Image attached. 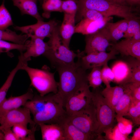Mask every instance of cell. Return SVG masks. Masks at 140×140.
Returning <instances> with one entry per match:
<instances>
[{
  "mask_svg": "<svg viewBox=\"0 0 140 140\" xmlns=\"http://www.w3.org/2000/svg\"><path fill=\"white\" fill-rule=\"evenodd\" d=\"M88 83L76 90L70 96L64 107L66 113L70 115L80 110L92 102L93 92Z\"/></svg>",
  "mask_w": 140,
  "mask_h": 140,
  "instance_id": "8",
  "label": "cell"
},
{
  "mask_svg": "<svg viewBox=\"0 0 140 140\" xmlns=\"http://www.w3.org/2000/svg\"><path fill=\"white\" fill-rule=\"evenodd\" d=\"M113 19L112 16H110L102 21H95L82 18L75 26V33L86 35L93 33L103 27L107 23Z\"/></svg>",
  "mask_w": 140,
  "mask_h": 140,
  "instance_id": "15",
  "label": "cell"
},
{
  "mask_svg": "<svg viewBox=\"0 0 140 140\" xmlns=\"http://www.w3.org/2000/svg\"><path fill=\"white\" fill-rule=\"evenodd\" d=\"M127 116L131 119L135 125L140 124V101L132 98Z\"/></svg>",
  "mask_w": 140,
  "mask_h": 140,
  "instance_id": "34",
  "label": "cell"
},
{
  "mask_svg": "<svg viewBox=\"0 0 140 140\" xmlns=\"http://www.w3.org/2000/svg\"><path fill=\"white\" fill-rule=\"evenodd\" d=\"M30 40H27L25 52L23 53L24 57L31 59V57H35L43 55L48 50L49 47L47 42L43 40L36 37H30Z\"/></svg>",
  "mask_w": 140,
  "mask_h": 140,
  "instance_id": "16",
  "label": "cell"
},
{
  "mask_svg": "<svg viewBox=\"0 0 140 140\" xmlns=\"http://www.w3.org/2000/svg\"><path fill=\"white\" fill-rule=\"evenodd\" d=\"M78 9L84 8L97 10L105 17L116 16L127 19L136 16L134 9L106 0H78Z\"/></svg>",
  "mask_w": 140,
  "mask_h": 140,
  "instance_id": "4",
  "label": "cell"
},
{
  "mask_svg": "<svg viewBox=\"0 0 140 140\" xmlns=\"http://www.w3.org/2000/svg\"><path fill=\"white\" fill-rule=\"evenodd\" d=\"M62 0H43L41 3L43 17L49 18L52 12H62Z\"/></svg>",
  "mask_w": 140,
  "mask_h": 140,
  "instance_id": "31",
  "label": "cell"
},
{
  "mask_svg": "<svg viewBox=\"0 0 140 140\" xmlns=\"http://www.w3.org/2000/svg\"><path fill=\"white\" fill-rule=\"evenodd\" d=\"M139 17L136 16L128 19L127 30L123 38H132L140 40V22Z\"/></svg>",
  "mask_w": 140,
  "mask_h": 140,
  "instance_id": "29",
  "label": "cell"
},
{
  "mask_svg": "<svg viewBox=\"0 0 140 140\" xmlns=\"http://www.w3.org/2000/svg\"><path fill=\"white\" fill-rule=\"evenodd\" d=\"M108 1L123 5H128L125 0H106Z\"/></svg>",
  "mask_w": 140,
  "mask_h": 140,
  "instance_id": "43",
  "label": "cell"
},
{
  "mask_svg": "<svg viewBox=\"0 0 140 140\" xmlns=\"http://www.w3.org/2000/svg\"><path fill=\"white\" fill-rule=\"evenodd\" d=\"M85 40L86 45L83 52L86 54L106 52L111 44L109 34L104 26L93 33L86 35Z\"/></svg>",
  "mask_w": 140,
  "mask_h": 140,
  "instance_id": "12",
  "label": "cell"
},
{
  "mask_svg": "<svg viewBox=\"0 0 140 140\" xmlns=\"http://www.w3.org/2000/svg\"><path fill=\"white\" fill-rule=\"evenodd\" d=\"M131 140H140V127L139 126L136 128L134 133L133 136L131 137Z\"/></svg>",
  "mask_w": 140,
  "mask_h": 140,
  "instance_id": "42",
  "label": "cell"
},
{
  "mask_svg": "<svg viewBox=\"0 0 140 140\" xmlns=\"http://www.w3.org/2000/svg\"><path fill=\"white\" fill-rule=\"evenodd\" d=\"M59 80L58 91L56 93L64 107L72 95L82 86L88 83L85 69L81 66L78 60L72 66L57 69Z\"/></svg>",
  "mask_w": 140,
  "mask_h": 140,
  "instance_id": "1",
  "label": "cell"
},
{
  "mask_svg": "<svg viewBox=\"0 0 140 140\" xmlns=\"http://www.w3.org/2000/svg\"><path fill=\"white\" fill-rule=\"evenodd\" d=\"M127 4L131 5L135 4H139L140 3V0H125Z\"/></svg>",
  "mask_w": 140,
  "mask_h": 140,
  "instance_id": "44",
  "label": "cell"
},
{
  "mask_svg": "<svg viewBox=\"0 0 140 140\" xmlns=\"http://www.w3.org/2000/svg\"><path fill=\"white\" fill-rule=\"evenodd\" d=\"M58 26L57 27L47 42L49 48L43 55L56 69L74 65L76 53L64 45L62 43Z\"/></svg>",
  "mask_w": 140,
  "mask_h": 140,
  "instance_id": "2",
  "label": "cell"
},
{
  "mask_svg": "<svg viewBox=\"0 0 140 140\" xmlns=\"http://www.w3.org/2000/svg\"><path fill=\"white\" fill-rule=\"evenodd\" d=\"M0 140H4L3 134L1 131H0Z\"/></svg>",
  "mask_w": 140,
  "mask_h": 140,
  "instance_id": "45",
  "label": "cell"
},
{
  "mask_svg": "<svg viewBox=\"0 0 140 140\" xmlns=\"http://www.w3.org/2000/svg\"><path fill=\"white\" fill-rule=\"evenodd\" d=\"M4 0H3L0 6V29L4 30L13 25L11 15L4 5Z\"/></svg>",
  "mask_w": 140,
  "mask_h": 140,
  "instance_id": "35",
  "label": "cell"
},
{
  "mask_svg": "<svg viewBox=\"0 0 140 140\" xmlns=\"http://www.w3.org/2000/svg\"><path fill=\"white\" fill-rule=\"evenodd\" d=\"M107 17L97 10L82 8L78 10L75 16V22H79L82 18L95 21H102Z\"/></svg>",
  "mask_w": 140,
  "mask_h": 140,
  "instance_id": "28",
  "label": "cell"
},
{
  "mask_svg": "<svg viewBox=\"0 0 140 140\" xmlns=\"http://www.w3.org/2000/svg\"><path fill=\"white\" fill-rule=\"evenodd\" d=\"M41 3H42L43 0H38Z\"/></svg>",
  "mask_w": 140,
  "mask_h": 140,
  "instance_id": "46",
  "label": "cell"
},
{
  "mask_svg": "<svg viewBox=\"0 0 140 140\" xmlns=\"http://www.w3.org/2000/svg\"><path fill=\"white\" fill-rule=\"evenodd\" d=\"M78 9V0H62L61 6L62 12L65 13L76 15Z\"/></svg>",
  "mask_w": 140,
  "mask_h": 140,
  "instance_id": "38",
  "label": "cell"
},
{
  "mask_svg": "<svg viewBox=\"0 0 140 140\" xmlns=\"http://www.w3.org/2000/svg\"><path fill=\"white\" fill-rule=\"evenodd\" d=\"M123 86L121 85L114 87L106 86L101 92L108 105L114 110L124 92Z\"/></svg>",
  "mask_w": 140,
  "mask_h": 140,
  "instance_id": "22",
  "label": "cell"
},
{
  "mask_svg": "<svg viewBox=\"0 0 140 140\" xmlns=\"http://www.w3.org/2000/svg\"><path fill=\"white\" fill-rule=\"evenodd\" d=\"M110 51L93 52L84 55L83 51L78 53V60L81 66L84 69L102 66L108 61L115 59L116 55L119 53L115 50L110 49Z\"/></svg>",
  "mask_w": 140,
  "mask_h": 140,
  "instance_id": "9",
  "label": "cell"
},
{
  "mask_svg": "<svg viewBox=\"0 0 140 140\" xmlns=\"http://www.w3.org/2000/svg\"><path fill=\"white\" fill-rule=\"evenodd\" d=\"M131 57L127 62L130 67V75L126 83H140V60L132 57Z\"/></svg>",
  "mask_w": 140,
  "mask_h": 140,
  "instance_id": "32",
  "label": "cell"
},
{
  "mask_svg": "<svg viewBox=\"0 0 140 140\" xmlns=\"http://www.w3.org/2000/svg\"><path fill=\"white\" fill-rule=\"evenodd\" d=\"M29 60L24 57L22 54L18 57V62L15 67L10 73L5 81L0 88V103L5 98L7 92L11 87L17 72L22 70L23 66L27 64Z\"/></svg>",
  "mask_w": 140,
  "mask_h": 140,
  "instance_id": "23",
  "label": "cell"
},
{
  "mask_svg": "<svg viewBox=\"0 0 140 140\" xmlns=\"http://www.w3.org/2000/svg\"><path fill=\"white\" fill-rule=\"evenodd\" d=\"M124 87V93L114 108L116 115L123 116H127L130 106L132 97L130 91L125 85H122Z\"/></svg>",
  "mask_w": 140,
  "mask_h": 140,
  "instance_id": "26",
  "label": "cell"
},
{
  "mask_svg": "<svg viewBox=\"0 0 140 140\" xmlns=\"http://www.w3.org/2000/svg\"><path fill=\"white\" fill-rule=\"evenodd\" d=\"M58 23L52 19L47 22L37 21L36 23L23 26H15L14 29L28 35L29 37L34 36L43 40L46 37L49 38L58 26Z\"/></svg>",
  "mask_w": 140,
  "mask_h": 140,
  "instance_id": "10",
  "label": "cell"
},
{
  "mask_svg": "<svg viewBox=\"0 0 140 140\" xmlns=\"http://www.w3.org/2000/svg\"><path fill=\"white\" fill-rule=\"evenodd\" d=\"M105 139L107 140H130L128 136L123 134L119 130L117 125L107 129L104 132Z\"/></svg>",
  "mask_w": 140,
  "mask_h": 140,
  "instance_id": "37",
  "label": "cell"
},
{
  "mask_svg": "<svg viewBox=\"0 0 140 140\" xmlns=\"http://www.w3.org/2000/svg\"><path fill=\"white\" fill-rule=\"evenodd\" d=\"M50 94L41 96L34 94L31 100L28 101L23 107L30 111L33 116L42 111L44 108L48 100Z\"/></svg>",
  "mask_w": 140,
  "mask_h": 140,
  "instance_id": "25",
  "label": "cell"
},
{
  "mask_svg": "<svg viewBox=\"0 0 140 140\" xmlns=\"http://www.w3.org/2000/svg\"><path fill=\"white\" fill-rule=\"evenodd\" d=\"M101 67L93 68L87 75V80L89 86L94 89L100 86L102 82L101 77Z\"/></svg>",
  "mask_w": 140,
  "mask_h": 140,
  "instance_id": "33",
  "label": "cell"
},
{
  "mask_svg": "<svg viewBox=\"0 0 140 140\" xmlns=\"http://www.w3.org/2000/svg\"><path fill=\"white\" fill-rule=\"evenodd\" d=\"M112 49L123 56H130L140 60V40L132 38H125L121 41L111 43Z\"/></svg>",
  "mask_w": 140,
  "mask_h": 140,
  "instance_id": "13",
  "label": "cell"
},
{
  "mask_svg": "<svg viewBox=\"0 0 140 140\" xmlns=\"http://www.w3.org/2000/svg\"><path fill=\"white\" fill-rule=\"evenodd\" d=\"M27 125L19 124L14 125L12 127V131L19 139V140H35L34 133L36 126L32 127L31 129L27 128Z\"/></svg>",
  "mask_w": 140,
  "mask_h": 140,
  "instance_id": "30",
  "label": "cell"
},
{
  "mask_svg": "<svg viewBox=\"0 0 140 140\" xmlns=\"http://www.w3.org/2000/svg\"><path fill=\"white\" fill-rule=\"evenodd\" d=\"M101 77L102 82L106 86L110 85L111 82H114V75L111 69L110 68L107 63L102 66L101 69Z\"/></svg>",
  "mask_w": 140,
  "mask_h": 140,
  "instance_id": "39",
  "label": "cell"
},
{
  "mask_svg": "<svg viewBox=\"0 0 140 140\" xmlns=\"http://www.w3.org/2000/svg\"><path fill=\"white\" fill-rule=\"evenodd\" d=\"M93 92L92 101L99 123L97 135L98 139L102 140L103 139L102 133L113 127L116 115L114 110L108 105L101 92L97 90Z\"/></svg>",
  "mask_w": 140,
  "mask_h": 140,
  "instance_id": "6",
  "label": "cell"
},
{
  "mask_svg": "<svg viewBox=\"0 0 140 140\" xmlns=\"http://www.w3.org/2000/svg\"><path fill=\"white\" fill-rule=\"evenodd\" d=\"M34 95L32 89L30 88L26 93L20 96L6 98L0 103V118L11 110L23 106Z\"/></svg>",
  "mask_w": 140,
  "mask_h": 140,
  "instance_id": "14",
  "label": "cell"
},
{
  "mask_svg": "<svg viewBox=\"0 0 140 140\" xmlns=\"http://www.w3.org/2000/svg\"><path fill=\"white\" fill-rule=\"evenodd\" d=\"M40 128L43 140H66L63 129L59 123L40 124Z\"/></svg>",
  "mask_w": 140,
  "mask_h": 140,
  "instance_id": "18",
  "label": "cell"
},
{
  "mask_svg": "<svg viewBox=\"0 0 140 140\" xmlns=\"http://www.w3.org/2000/svg\"><path fill=\"white\" fill-rule=\"evenodd\" d=\"M123 85L129 89L133 99L140 101V83L129 82Z\"/></svg>",
  "mask_w": 140,
  "mask_h": 140,
  "instance_id": "40",
  "label": "cell"
},
{
  "mask_svg": "<svg viewBox=\"0 0 140 140\" xmlns=\"http://www.w3.org/2000/svg\"><path fill=\"white\" fill-rule=\"evenodd\" d=\"M114 75V82L119 85L126 83L130 75V67L127 62L119 61L111 69Z\"/></svg>",
  "mask_w": 140,
  "mask_h": 140,
  "instance_id": "24",
  "label": "cell"
},
{
  "mask_svg": "<svg viewBox=\"0 0 140 140\" xmlns=\"http://www.w3.org/2000/svg\"><path fill=\"white\" fill-rule=\"evenodd\" d=\"M63 129L66 140H92L93 138L84 133L73 124L67 119L66 115L60 121Z\"/></svg>",
  "mask_w": 140,
  "mask_h": 140,
  "instance_id": "19",
  "label": "cell"
},
{
  "mask_svg": "<svg viewBox=\"0 0 140 140\" xmlns=\"http://www.w3.org/2000/svg\"><path fill=\"white\" fill-rule=\"evenodd\" d=\"M14 6L18 8L22 15H27L35 18L37 21H44L39 13L37 6L38 0H11Z\"/></svg>",
  "mask_w": 140,
  "mask_h": 140,
  "instance_id": "20",
  "label": "cell"
},
{
  "mask_svg": "<svg viewBox=\"0 0 140 140\" xmlns=\"http://www.w3.org/2000/svg\"><path fill=\"white\" fill-rule=\"evenodd\" d=\"M69 121L78 129L98 140L97 132L99 127L96 110L92 102L80 110L70 115H66Z\"/></svg>",
  "mask_w": 140,
  "mask_h": 140,
  "instance_id": "5",
  "label": "cell"
},
{
  "mask_svg": "<svg viewBox=\"0 0 140 140\" xmlns=\"http://www.w3.org/2000/svg\"><path fill=\"white\" fill-rule=\"evenodd\" d=\"M63 104L56 94H50L46 106L41 112L33 116L36 125L59 123L66 115Z\"/></svg>",
  "mask_w": 140,
  "mask_h": 140,
  "instance_id": "7",
  "label": "cell"
},
{
  "mask_svg": "<svg viewBox=\"0 0 140 140\" xmlns=\"http://www.w3.org/2000/svg\"><path fill=\"white\" fill-rule=\"evenodd\" d=\"M0 131L4 135V140H19L11 128H0Z\"/></svg>",
  "mask_w": 140,
  "mask_h": 140,
  "instance_id": "41",
  "label": "cell"
},
{
  "mask_svg": "<svg viewBox=\"0 0 140 140\" xmlns=\"http://www.w3.org/2000/svg\"><path fill=\"white\" fill-rule=\"evenodd\" d=\"M22 70L27 73L31 82V85L39 92V95L44 96L49 93H57L58 91V82L54 78V73L50 71L46 66L41 69L31 68L24 65Z\"/></svg>",
  "mask_w": 140,
  "mask_h": 140,
  "instance_id": "3",
  "label": "cell"
},
{
  "mask_svg": "<svg viewBox=\"0 0 140 140\" xmlns=\"http://www.w3.org/2000/svg\"><path fill=\"white\" fill-rule=\"evenodd\" d=\"M30 113L24 107L11 110L0 118V128H11L19 124L27 125L29 123L32 127L35 126L36 124L32 119Z\"/></svg>",
  "mask_w": 140,
  "mask_h": 140,
  "instance_id": "11",
  "label": "cell"
},
{
  "mask_svg": "<svg viewBox=\"0 0 140 140\" xmlns=\"http://www.w3.org/2000/svg\"><path fill=\"white\" fill-rule=\"evenodd\" d=\"M30 38L26 34H18L8 28L0 29V40L9 41L20 45L24 44Z\"/></svg>",
  "mask_w": 140,
  "mask_h": 140,
  "instance_id": "27",
  "label": "cell"
},
{
  "mask_svg": "<svg viewBox=\"0 0 140 140\" xmlns=\"http://www.w3.org/2000/svg\"><path fill=\"white\" fill-rule=\"evenodd\" d=\"M128 19H124L115 23L108 22L104 26L109 34L110 41L115 43L122 38L126 31Z\"/></svg>",
  "mask_w": 140,
  "mask_h": 140,
  "instance_id": "21",
  "label": "cell"
},
{
  "mask_svg": "<svg viewBox=\"0 0 140 140\" xmlns=\"http://www.w3.org/2000/svg\"><path fill=\"white\" fill-rule=\"evenodd\" d=\"M75 16L64 13L62 22L59 28L62 43L69 48L71 38L75 33Z\"/></svg>",
  "mask_w": 140,
  "mask_h": 140,
  "instance_id": "17",
  "label": "cell"
},
{
  "mask_svg": "<svg viewBox=\"0 0 140 140\" xmlns=\"http://www.w3.org/2000/svg\"><path fill=\"white\" fill-rule=\"evenodd\" d=\"M26 45H20L7 42L5 41L0 40V53L5 52L12 56L10 51L12 50H17L20 53H23L26 50Z\"/></svg>",
  "mask_w": 140,
  "mask_h": 140,
  "instance_id": "36",
  "label": "cell"
}]
</instances>
